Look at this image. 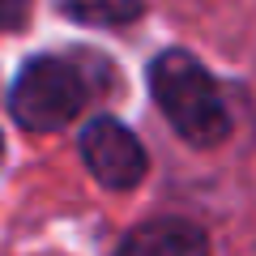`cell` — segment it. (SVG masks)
Masks as SVG:
<instances>
[{"label": "cell", "mask_w": 256, "mask_h": 256, "mask_svg": "<svg viewBox=\"0 0 256 256\" xmlns=\"http://www.w3.org/2000/svg\"><path fill=\"white\" fill-rule=\"evenodd\" d=\"M150 90H154L162 116L188 146H218L226 137V102H222L214 77L201 60L188 52H162L150 68Z\"/></svg>", "instance_id": "obj_1"}, {"label": "cell", "mask_w": 256, "mask_h": 256, "mask_svg": "<svg viewBox=\"0 0 256 256\" xmlns=\"http://www.w3.org/2000/svg\"><path fill=\"white\" fill-rule=\"evenodd\" d=\"M86 102V82L73 64L38 56L22 68V77L13 82V120L26 132H56V128L73 124L77 111Z\"/></svg>", "instance_id": "obj_2"}, {"label": "cell", "mask_w": 256, "mask_h": 256, "mask_svg": "<svg viewBox=\"0 0 256 256\" xmlns=\"http://www.w3.org/2000/svg\"><path fill=\"white\" fill-rule=\"evenodd\" d=\"M82 158L102 188L128 192L146 180V150L120 120H94L82 132Z\"/></svg>", "instance_id": "obj_3"}, {"label": "cell", "mask_w": 256, "mask_h": 256, "mask_svg": "<svg viewBox=\"0 0 256 256\" xmlns=\"http://www.w3.org/2000/svg\"><path fill=\"white\" fill-rule=\"evenodd\" d=\"M116 256H210V239L184 218H158L132 230Z\"/></svg>", "instance_id": "obj_4"}, {"label": "cell", "mask_w": 256, "mask_h": 256, "mask_svg": "<svg viewBox=\"0 0 256 256\" xmlns=\"http://www.w3.org/2000/svg\"><path fill=\"white\" fill-rule=\"evenodd\" d=\"M68 18L77 22H98V26H124V22L141 18L146 0H64Z\"/></svg>", "instance_id": "obj_5"}, {"label": "cell", "mask_w": 256, "mask_h": 256, "mask_svg": "<svg viewBox=\"0 0 256 256\" xmlns=\"http://www.w3.org/2000/svg\"><path fill=\"white\" fill-rule=\"evenodd\" d=\"M30 18V0H0V30H18Z\"/></svg>", "instance_id": "obj_6"}, {"label": "cell", "mask_w": 256, "mask_h": 256, "mask_svg": "<svg viewBox=\"0 0 256 256\" xmlns=\"http://www.w3.org/2000/svg\"><path fill=\"white\" fill-rule=\"evenodd\" d=\"M0 154H4V141H0Z\"/></svg>", "instance_id": "obj_7"}]
</instances>
